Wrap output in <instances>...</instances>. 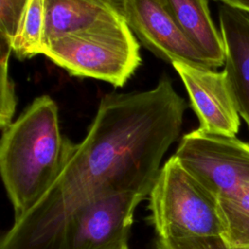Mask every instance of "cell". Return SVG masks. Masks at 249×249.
<instances>
[{"instance_id":"1","label":"cell","mask_w":249,"mask_h":249,"mask_svg":"<svg viewBox=\"0 0 249 249\" xmlns=\"http://www.w3.org/2000/svg\"><path fill=\"white\" fill-rule=\"evenodd\" d=\"M186 109L166 75L151 89L103 96L59 177L3 234L0 249H59L68 221L90 200L129 190L150 193Z\"/></svg>"},{"instance_id":"2","label":"cell","mask_w":249,"mask_h":249,"mask_svg":"<svg viewBox=\"0 0 249 249\" xmlns=\"http://www.w3.org/2000/svg\"><path fill=\"white\" fill-rule=\"evenodd\" d=\"M74 147L60 131L57 105L49 95L35 98L2 130L0 172L14 209V222L45 196Z\"/></svg>"},{"instance_id":"3","label":"cell","mask_w":249,"mask_h":249,"mask_svg":"<svg viewBox=\"0 0 249 249\" xmlns=\"http://www.w3.org/2000/svg\"><path fill=\"white\" fill-rule=\"evenodd\" d=\"M155 249H231L214 198L171 156L148 196Z\"/></svg>"},{"instance_id":"4","label":"cell","mask_w":249,"mask_h":249,"mask_svg":"<svg viewBox=\"0 0 249 249\" xmlns=\"http://www.w3.org/2000/svg\"><path fill=\"white\" fill-rule=\"evenodd\" d=\"M43 54L73 76L114 87H123L141 63L139 44L124 18L60 37L45 47Z\"/></svg>"},{"instance_id":"5","label":"cell","mask_w":249,"mask_h":249,"mask_svg":"<svg viewBox=\"0 0 249 249\" xmlns=\"http://www.w3.org/2000/svg\"><path fill=\"white\" fill-rule=\"evenodd\" d=\"M174 156L216 203L249 187V144L235 136L197 128L183 135Z\"/></svg>"},{"instance_id":"6","label":"cell","mask_w":249,"mask_h":249,"mask_svg":"<svg viewBox=\"0 0 249 249\" xmlns=\"http://www.w3.org/2000/svg\"><path fill=\"white\" fill-rule=\"evenodd\" d=\"M149 192L129 190L100 196L68 221L59 249H124L137 205Z\"/></svg>"},{"instance_id":"7","label":"cell","mask_w":249,"mask_h":249,"mask_svg":"<svg viewBox=\"0 0 249 249\" xmlns=\"http://www.w3.org/2000/svg\"><path fill=\"white\" fill-rule=\"evenodd\" d=\"M124 17L135 37L158 57L171 64L185 62L212 68L161 0H124Z\"/></svg>"},{"instance_id":"8","label":"cell","mask_w":249,"mask_h":249,"mask_svg":"<svg viewBox=\"0 0 249 249\" xmlns=\"http://www.w3.org/2000/svg\"><path fill=\"white\" fill-rule=\"evenodd\" d=\"M204 132L235 136L240 116L224 71L185 62H173Z\"/></svg>"},{"instance_id":"9","label":"cell","mask_w":249,"mask_h":249,"mask_svg":"<svg viewBox=\"0 0 249 249\" xmlns=\"http://www.w3.org/2000/svg\"><path fill=\"white\" fill-rule=\"evenodd\" d=\"M220 32L225 48V68L239 116L249 127V15L222 5Z\"/></svg>"},{"instance_id":"10","label":"cell","mask_w":249,"mask_h":249,"mask_svg":"<svg viewBox=\"0 0 249 249\" xmlns=\"http://www.w3.org/2000/svg\"><path fill=\"white\" fill-rule=\"evenodd\" d=\"M44 48L53 41L124 17V0H44Z\"/></svg>"},{"instance_id":"11","label":"cell","mask_w":249,"mask_h":249,"mask_svg":"<svg viewBox=\"0 0 249 249\" xmlns=\"http://www.w3.org/2000/svg\"><path fill=\"white\" fill-rule=\"evenodd\" d=\"M167 11L200 50L212 68L225 62L221 32L212 20L209 0H161Z\"/></svg>"},{"instance_id":"12","label":"cell","mask_w":249,"mask_h":249,"mask_svg":"<svg viewBox=\"0 0 249 249\" xmlns=\"http://www.w3.org/2000/svg\"><path fill=\"white\" fill-rule=\"evenodd\" d=\"M44 33L45 2L44 0H29L12 43V52L18 59L43 54Z\"/></svg>"},{"instance_id":"13","label":"cell","mask_w":249,"mask_h":249,"mask_svg":"<svg viewBox=\"0 0 249 249\" xmlns=\"http://www.w3.org/2000/svg\"><path fill=\"white\" fill-rule=\"evenodd\" d=\"M217 206L231 248L249 249V187Z\"/></svg>"},{"instance_id":"14","label":"cell","mask_w":249,"mask_h":249,"mask_svg":"<svg viewBox=\"0 0 249 249\" xmlns=\"http://www.w3.org/2000/svg\"><path fill=\"white\" fill-rule=\"evenodd\" d=\"M12 44L0 36V127L3 130L12 122L17 107L15 85L9 75V56Z\"/></svg>"},{"instance_id":"15","label":"cell","mask_w":249,"mask_h":249,"mask_svg":"<svg viewBox=\"0 0 249 249\" xmlns=\"http://www.w3.org/2000/svg\"><path fill=\"white\" fill-rule=\"evenodd\" d=\"M29 0H0V36L13 43Z\"/></svg>"},{"instance_id":"16","label":"cell","mask_w":249,"mask_h":249,"mask_svg":"<svg viewBox=\"0 0 249 249\" xmlns=\"http://www.w3.org/2000/svg\"><path fill=\"white\" fill-rule=\"evenodd\" d=\"M223 3V5L229 6L232 9L239 10L249 14V0H216Z\"/></svg>"},{"instance_id":"17","label":"cell","mask_w":249,"mask_h":249,"mask_svg":"<svg viewBox=\"0 0 249 249\" xmlns=\"http://www.w3.org/2000/svg\"><path fill=\"white\" fill-rule=\"evenodd\" d=\"M124 249H128V246H127V247H125V248H124Z\"/></svg>"}]
</instances>
